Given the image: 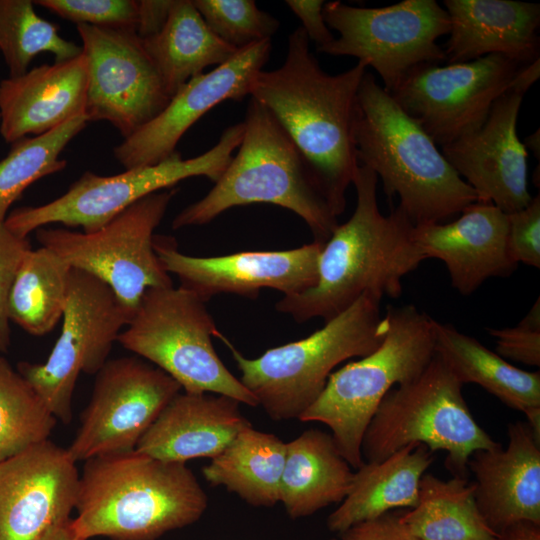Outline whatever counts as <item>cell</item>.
<instances>
[{
  "mask_svg": "<svg viewBox=\"0 0 540 540\" xmlns=\"http://www.w3.org/2000/svg\"><path fill=\"white\" fill-rule=\"evenodd\" d=\"M365 63L328 74L300 26L288 37L283 64L259 72L250 97L276 119L313 172L332 213L346 208V190L359 166L354 139L357 94Z\"/></svg>",
  "mask_w": 540,
  "mask_h": 540,
  "instance_id": "6da1fadb",
  "label": "cell"
},
{
  "mask_svg": "<svg viewBox=\"0 0 540 540\" xmlns=\"http://www.w3.org/2000/svg\"><path fill=\"white\" fill-rule=\"evenodd\" d=\"M377 175L359 165L353 185L357 201L352 216L338 224L324 243L318 259L316 284L283 296L277 311L302 323L324 322L345 311L364 293L382 298L402 294V279L425 260L413 240L414 225L397 206L383 215L377 201Z\"/></svg>",
  "mask_w": 540,
  "mask_h": 540,
  "instance_id": "7a4b0ae2",
  "label": "cell"
},
{
  "mask_svg": "<svg viewBox=\"0 0 540 540\" xmlns=\"http://www.w3.org/2000/svg\"><path fill=\"white\" fill-rule=\"evenodd\" d=\"M207 506L186 463L133 450L84 461L72 527L81 540H156L195 523Z\"/></svg>",
  "mask_w": 540,
  "mask_h": 540,
  "instance_id": "3957f363",
  "label": "cell"
},
{
  "mask_svg": "<svg viewBox=\"0 0 540 540\" xmlns=\"http://www.w3.org/2000/svg\"><path fill=\"white\" fill-rule=\"evenodd\" d=\"M354 139L359 165L381 179L388 199L399 197L413 225L442 223L477 201L420 123L368 71L357 94Z\"/></svg>",
  "mask_w": 540,
  "mask_h": 540,
  "instance_id": "277c9868",
  "label": "cell"
},
{
  "mask_svg": "<svg viewBox=\"0 0 540 540\" xmlns=\"http://www.w3.org/2000/svg\"><path fill=\"white\" fill-rule=\"evenodd\" d=\"M243 124L238 152L222 176L203 198L176 215L172 228L204 225L230 208L267 203L297 214L314 241L325 243L339 223L300 151L252 97Z\"/></svg>",
  "mask_w": 540,
  "mask_h": 540,
  "instance_id": "5b68a950",
  "label": "cell"
},
{
  "mask_svg": "<svg viewBox=\"0 0 540 540\" xmlns=\"http://www.w3.org/2000/svg\"><path fill=\"white\" fill-rule=\"evenodd\" d=\"M381 299L366 292L308 337L268 349L253 359L243 356L220 332L216 337L231 351L241 383L271 419H299L337 365L364 357L382 343L387 324L381 317Z\"/></svg>",
  "mask_w": 540,
  "mask_h": 540,
  "instance_id": "8992f818",
  "label": "cell"
},
{
  "mask_svg": "<svg viewBox=\"0 0 540 540\" xmlns=\"http://www.w3.org/2000/svg\"><path fill=\"white\" fill-rule=\"evenodd\" d=\"M382 343L370 354L332 372L318 398L299 417L331 430L354 468L364 463L363 436L384 396L419 376L435 355V320L412 304L387 307Z\"/></svg>",
  "mask_w": 540,
  "mask_h": 540,
  "instance_id": "52a82bcc",
  "label": "cell"
},
{
  "mask_svg": "<svg viewBox=\"0 0 540 540\" xmlns=\"http://www.w3.org/2000/svg\"><path fill=\"white\" fill-rule=\"evenodd\" d=\"M462 386L435 353L419 376L384 396L363 436L364 461L379 462L409 444H423L433 453L445 451L447 470L467 478L470 455L501 444L476 422Z\"/></svg>",
  "mask_w": 540,
  "mask_h": 540,
  "instance_id": "ba28073f",
  "label": "cell"
},
{
  "mask_svg": "<svg viewBox=\"0 0 540 540\" xmlns=\"http://www.w3.org/2000/svg\"><path fill=\"white\" fill-rule=\"evenodd\" d=\"M218 332L205 302L172 285L145 291L117 342L163 370L184 392L224 395L258 406L216 353L212 337Z\"/></svg>",
  "mask_w": 540,
  "mask_h": 540,
  "instance_id": "9c48e42d",
  "label": "cell"
},
{
  "mask_svg": "<svg viewBox=\"0 0 540 540\" xmlns=\"http://www.w3.org/2000/svg\"><path fill=\"white\" fill-rule=\"evenodd\" d=\"M243 134L244 124L240 122L227 127L211 149L189 159H183L176 150L157 164L125 169L112 176L86 171L63 195L39 206L16 208L8 214L4 224L23 238L50 224L81 227L83 232L96 231L138 200L173 188L180 181L203 176L217 182Z\"/></svg>",
  "mask_w": 540,
  "mask_h": 540,
  "instance_id": "30bf717a",
  "label": "cell"
},
{
  "mask_svg": "<svg viewBox=\"0 0 540 540\" xmlns=\"http://www.w3.org/2000/svg\"><path fill=\"white\" fill-rule=\"evenodd\" d=\"M176 193L173 187L150 194L93 232L42 227L36 238L72 268L106 283L132 317L147 289L173 285L155 252L154 231Z\"/></svg>",
  "mask_w": 540,
  "mask_h": 540,
  "instance_id": "8fae6325",
  "label": "cell"
},
{
  "mask_svg": "<svg viewBox=\"0 0 540 540\" xmlns=\"http://www.w3.org/2000/svg\"><path fill=\"white\" fill-rule=\"evenodd\" d=\"M323 17L339 36L317 52L352 56L372 67L391 93L415 68L446 60L437 40L449 33V16L435 0H404L380 8L325 2Z\"/></svg>",
  "mask_w": 540,
  "mask_h": 540,
  "instance_id": "7c38bea8",
  "label": "cell"
},
{
  "mask_svg": "<svg viewBox=\"0 0 540 540\" xmlns=\"http://www.w3.org/2000/svg\"><path fill=\"white\" fill-rule=\"evenodd\" d=\"M131 314L97 277L71 267L61 334L45 363L20 362L17 371L57 420H72V396L80 373L96 375Z\"/></svg>",
  "mask_w": 540,
  "mask_h": 540,
  "instance_id": "4fadbf2b",
  "label": "cell"
},
{
  "mask_svg": "<svg viewBox=\"0 0 540 540\" xmlns=\"http://www.w3.org/2000/svg\"><path fill=\"white\" fill-rule=\"evenodd\" d=\"M182 388L138 356L108 359L96 373L90 401L67 448L77 463L135 450L138 441Z\"/></svg>",
  "mask_w": 540,
  "mask_h": 540,
  "instance_id": "5bb4252c",
  "label": "cell"
},
{
  "mask_svg": "<svg viewBox=\"0 0 540 540\" xmlns=\"http://www.w3.org/2000/svg\"><path fill=\"white\" fill-rule=\"evenodd\" d=\"M521 65L496 54L444 66L424 64L389 94L442 147L484 124Z\"/></svg>",
  "mask_w": 540,
  "mask_h": 540,
  "instance_id": "9a60e30c",
  "label": "cell"
},
{
  "mask_svg": "<svg viewBox=\"0 0 540 540\" xmlns=\"http://www.w3.org/2000/svg\"><path fill=\"white\" fill-rule=\"evenodd\" d=\"M88 63L85 116L126 139L168 104L160 76L135 30L76 25Z\"/></svg>",
  "mask_w": 540,
  "mask_h": 540,
  "instance_id": "2e32d148",
  "label": "cell"
},
{
  "mask_svg": "<svg viewBox=\"0 0 540 540\" xmlns=\"http://www.w3.org/2000/svg\"><path fill=\"white\" fill-rule=\"evenodd\" d=\"M323 245L313 240L290 250L195 257L181 253L173 238L154 236V249L164 269L205 303L224 293L255 299L262 288L284 296L300 294L316 284Z\"/></svg>",
  "mask_w": 540,
  "mask_h": 540,
  "instance_id": "e0dca14e",
  "label": "cell"
},
{
  "mask_svg": "<svg viewBox=\"0 0 540 540\" xmlns=\"http://www.w3.org/2000/svg\"><path fill=\"white\" fill-rule=\"evenodd\" d=\"M79 472L46 440L0 461V540H45L75 509Z\"/></svg>",
  "mask_w": 540,
  "mask_h": 540,
  "instance_id": "ac0fdd59",
  "label": "cell"
},
{
  "mask_svg": "<svg viewBox=\"0 0 540 540\" xmlns=\"http://www.w3.org/2000/svg\"><path fill=\"white\" fill-rule=\"evenodd\" d=\"M271 48V39L249 45L211 71L190 79L155 118L113 149L115 159L131 169L168 158L186 131L209 110L223 101L250 96Z\"/></svg>",
  "mask_w": 540,
  "mask_h": 540,
  "instance_id": "d6986e66",
  "label": "cell"
},
{
  "mask_svg": "<svg viewBox=\"0 0 540 540\" xmlns=\"http://www.w3.org/2000/svg\"><path fill=\"white\" fill-rule=\"evenodd\" d=\"M523 95L507 90L493 104L484 124L441 147V152L474 190L478 202H490L510 214L532 200L528 191L527 149L517 135Z\"/></svg>",
  "mask_w": 540,
  "mask_h": 540,
  "instance_id": "ffe728a7",
  "label": "cell"
},
{
  "mask_svg": "<svg viewBox=\"0 0 540 540\" xmlns=\"http://www.w3.org/2000/svg\"><path fill=\"white\" fill-rule=\"evenodd\" d=\"M450 223L414 225L412 236L425 260L440 259L452 286L470 295L492 277H507L517 264L507 248L508 215L490 202H474Z\"/></svg>",
  "mask_w": 540,
  "mask_h": 540,
  "instance_id": "44dd1931",
  "label": "cell"
},
{
  "mask_svg": "<svg viewBox=\"0 0 540 540\" xmlns=\"http://www.w3.org/2000/svg\"><path fill=\"white\" fill-rule=\"evenodd\" d=\"M468 471L477 508L495 534L521 520L540 524V442L526 422L508 425L505 449L474 451Z\"/></svg>",
  "mask_w": 540,
  "mask_h": 540,
  "instance_id": "7402d4cb",
  "label": "cell"
},
{
  "mask_svg": "<svg viewBox=\"0 0 540 540\" xmlns=\"http://www.w3.org/2000/svg\"><path fill=\"white\" fill-rule=\"evenodd\" d=\"M88 63L83 52L0 82V134L8 143L42 135L85 114Z\"/></svg>",
  "mask_w": 540,
  "mask_h": 540,
  "instance_id": "603a6c76",
  "label": "cell"
},
{
  "mask_svg": "<svg viewBox=\"0 0 540 540\" xmlns=\"http://www.w3.org/2000/svg\"><path fill=\"white\" fill-rule=\"evenodd\" d=\"M448 63L502 55L519 64L539 58L540 4L513 0H445Z\"/></svg>",
  "mask_w": 540,
  "mask_h": 540,
  "instance_id": "cb8c5ba5",
  "label": "cell"
},
{
  "mask_svg": "<svg viewBox=\"0 0 540 540\" xmlns=\"http://www.w3.org/2000/svg\"><path fill=\"white\" fill-rule=\"evenodd\" d=\"M240 402L224 395L179 392L138 441L135 450L183 462L221 453L251 423Z\"/></svg>",
  "mask_w": 540,
  "mask_h": 540,
  "instance_id": "d4e9b609",
  "label": "cell"
},
{
  "mask_svg": "<svg viewBox=\"0 0 540 540\" xmlns=\"http://www.w3.org/2000/svg\"><path fill=\"white\" fill-rule=\"evenodd\" d=\"M434 461L423 444H409L379 462H365L354 472L349 493L327 518V528L341 533L395 508H414L422 476Z\"/></svg>",
  "mask_w": 540,
  "mask_h": 540,
  "instance_id": "484cf974",
  "label": "cell"
},
{
  "mask_svg": "<svg viewBox=\"0 0 540 540\" xmlns=\"http://www.w3.org/2000/svg\"><path fill=\"white\" fill-rule=\"evenodd\" d=\"M354 471L330 433L308 429L286 443L279 502L292 519L341 503L350 491Z\"/></svg>",
  "mask_w": 540,
  "mask_h": 540,
  "instance_id": "4316f807",
  "label": "cell"
},
{
  "mask_svg": "<svg viewBox=\"0 0 540 540\" xmlns=\"http://www.w3.org/2000/svg\"><path fill=\"white\" fill-rule=\"evenodd\" d=\"M142 42L170 98L205 68L238 51L210 30L192 0H174L161 31Z\"/></svg>",
  "mask_w": 540,
  "mask_h": 540,
  "instance_id": "83f0119b",
  "label": "cell"
},
{
  "mask_svg": "<svg viewBox=\"0 0 540 540\" xmlns=\"http://www.w3.org/2000/svg\"><path fill=\"white\" fill-rule=\"evenodd\" d=\"M435 353L459 382L474 383L525 415L540 409V373L522 370L477 339L435 320Z\"/></svg>",
  "mask_w": 540,
  "mask_h": 540,
  "instance_id": "f1b7e54d",
  "label": "cell"
},
{
  "mask_svg": "<svg viewBox=\"0 0 540 540\" xmlns=\"http://www.w3.org/2000/svg\"><path fill=\"white\" fill-rule=\"evenodd\" d=\"M286 443L274 434L243 428L202 474L212 486H224L253 506L279 502Z\"/></svg>",
  "mask_w": 540,
  "mask_h": 540,
  "instance_id": "f546056e",
  "label": "cell"
},
{
  "mask_svg": "<svg viewBox=\"0 0 540 540\" xmlns=\"http://www.w3.org/2000/svg\"><path fill=\"white\" fill-rule=\"evenodd\" d=\"M401 520L420 540H492L496 536L482 518L474 483L467 478L442 480L425 473L417 505L401 514Z\"/></svg>",
  "mask_w": 540,
  "mask_h": 540,
  "instance_id": "4dcf8cb0",
  "label": "cell"
},
{
  "mask_svg": "<svg viewBox=\"0 0 540 540\" xmlns=\"http://www.w3.org/2000/svg\"><path fill=\"white\" fill-rule=\"evenodd\" d=\"M70 271L50 249L28 250L9 294V320L31 335L48 334L63 316Z\"/></svg>",
  "mask_w": 540,
  "mask_h": 540,
  "instance_id": "1f68e13d",
  "label": "cell"
},
{
  "mask_svg": "<svg viewBox=\"0 0 540 540\" xmlns=\"http://www.w3.org/2000/svg\"><path fill=\"white\" fill-rule=\"evenodd\" d=\"M87 123L85 114L77 115L47 133L12 143L0 161V223L31 184L65 169L67 161L60 155Z\"/></svg>",
  "mask_w": 540,
  "mask_h": 540,
  "instance_id": "d6a6232c",
  "label": "cell"
},
{
  "mask_svg": "<svg viewBox=\"0 0 540 540\" xmlns=\"http://www.w3.org/2000/svg\"><path fill=\"white\" fill-rule=\"evenodd\" d=\"M0 51L9 77H18L40 53H50L54 62H63L79 56L82 47L64 39L57 25L40 17L34 1L0 0Z\"/></svg>",
  "mask_w": 540,
  "mask_h": 540,
  "instance_id": "836d02e7",
  "label": "cell"
},
{
  "mask_svg": "<svg viewBox=\"0 0 540 540\" xmlns=\"http://www.w3.org/2000/svg\"><path fill=\"white\" fill-rule=\"evenodd\" d=\"M56 423L39 394L0 355V461L49 440Z\"/></svg>",
  "mask_w": 540,
  "mask_h": 540,
  "instance_id": "e575fe53",
  "label": "cell"
},
{
  "mask_svg": "<svg viewBox=\"0 0 540 540\" xmlns=\"http://www.w3.org/2000/svg\"><path fill=\"white\" fill-rule=\"evenodd\" d=\"M192 1L210 30L236 50L271 39L280 27L279 20L253 0Z\"/></svg>",
  "mask_w": 540,
  "mask_h": 540,
  "instance_id": "d590c367",
  "label": "cell"
},
{
  "mask_svg": "<svg viewBox=\"0 0 540 540\" xmlns=\"http://www.w3.org/2000/svg\"><path fill=\"white\" fill-rule=\"evenodd\" d=\"M34 4L76 25L136 31L138 24L136 0H37Z\"/></svg>",
  "mask_w": 540,
  "mask_h": 540,
  "instance_id": "8d00e7d4",
  "label": "cell"
},
{
  "mask_svg": "<svg viewBox=\"0 0 540 540\" xmlns=\"http://www.w3.org/2000/svg\"><path fill=\"white\" fill-rule=\"evenodd\" d=\"M495 338L496 353L529 366H540V299L534 302L529 312L514 327L488 328Z\"/></svg>",
  "mask_w": 540,
  "mask_h": 540,
  "instance_id": "74e56055",
  "label": "cell"
},
{
  "mask_svg": "<svg viewBox=\"0 0 540 540\" xmlns=\"http://www.w3.org/2000/svg\"><path fill=\"white\" fill-rule=\"evenodd\" d=\"M507 248L514 263L540 268V196L523 209L507 214Z\"/></svg>",
  "mask_w": 540,
  "mask_h": 540,
  "instance_id": "f35d334b",
  "label": "cell"
},
{
  "mask_svg": "<svg viewBox=\"0 0 540 540\" xmlns=\"http://www.w3.org/2000/svg\"><path fill=\"white\" fill-rule=\"evenodd\" d=\"M30 249L28 238L14 234L0 223V355L7 352L11 342L9 294L21 261Z\"/></svg>",
  "mask_w": 540,
  "mask_h": 540,
  "instance_id": "ab89813d",
  "label": "cell"
},
{
  "mask_svg": "<svg viewBox=\"0 0 540 540\" xmlns=\"http://www.w3.org/2000/svg\"><path fill=\"white\" fill-rule=\"evenodd\" d=\"M341 540H420L402 522L401 514L388 512L341 532Z\"/></svg>",
  "mask_w": 540,
  "mask_h": 540,
  "instance_id": "60d3db41",
  "label": "cell"
},
{
  "mask_svg": "<svg viewBox=\"0 0 540 540\" xmlns=\"http://www.w3.org/2000/svg\"><path fill=\"white\" fill-rule=\"evenodd\" d=\"M286 5L300 19L309 41L314 42L316 49L334 40V35L325 23L322 0H287Z\"/></svg>",
  "mask_w": 540,
  "mask_h": 540,
  "instance_id": "b9f144b4",
  "label": "cell"
},
{
  "mask_svg": "<svg viewBox=\"0 0 540 540\" xmlns=\"http://www.w3.org/2000/svg\"><path fill=\"white\" fill-rule=\"evenodd\" d=\"M174 0H140L136 33L141 39L151 37L164 27Z\"/></svg>",
  "mask_w": 540,
  "mask_h": 540,
  "instance_id": "7bdbcfd3",
  "label": "cell"
},
{
  "mask_svg": "<svg viewBox=\"0 0 540 540\" xmlns=\"http://www.w3.org/2000/svg\"><path fill=\"white\" fill-rule=\"evenodd\" d=\"M492 540H540V524L521 520L498 532Z\"/></svg>",
  "mask_w": 540,
  "mask_h": 540,
  "instance_id": "ee69618b",
  "label": "cell"
},
{
  "mask_svg": "<svg viewBox=\"0 0 540 540\" xmlns=\"http://www.w3.org/2000/svg\"><path fill=\"white\" fill-rule=\"evenodd\" d=\"M540 58L521 65L512 78L509 89L524 96L528 89L539 79Z\"/></svg>",
  "mask_w": 540,
  "mask_h": 540,
  "instance_id": "f6af8a7d",
  "label": "cell"
},
{
  "mask_svg": "<svg viewBox=\"0 0 540 540\" xmlns=\"http://www.w3.org/2000/svg\"><path fill=\"white\" fill-rule=\"evenodd\" d=\"M45 540H81L72 527V519L52 532Z\"/></svg>",
  "mask_w": 540,
  "mask_h": 540,
  "instance_id": "bcb514c9",
  "label": "cell"
},
{
  "mask_svg": "<svg viewBox=\"0 0 540 540\" xmlns=\"http://www.w3.org/2000/svg\"><path fill=\"white\" fill-rule=\"evenodd\" d=\"M539 130H537L535 133L530 135L528 138L525 139L523 142L526 149H530L535 154V157L539 159Z\"/></svg>",
  "mask_w": 540,
  "mask_h": 540,
  "instance_id": "7dc6e473",
  "label": "cell"
},
{
  "mask_svg": "<svg viewBox=\"0 0 540 540\" xmlns=\"http://www.w3.org/2000/svg\"><path fill=\"white\" fill-rule=\"evenodd\" d=\"M329 540H341L340 538H332V539H329Z\"/></svg>",
  "mask_w": 540,
  "mask_h": 540,
  "instance_id": "c3c4849f",
  "label": "cell"
}]
</instances>
